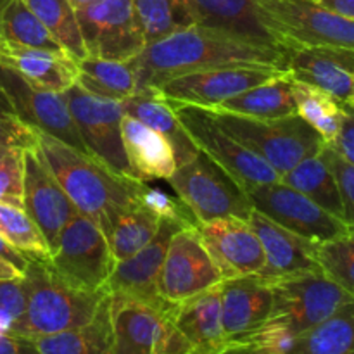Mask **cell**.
I'll return each mask as SVG.
<instances>
[{"label": "cell", "mask_w": 354, "mask_h": 354, "mask_svg": "<svg viewBox=\"0 0 354 354\" xmlns=\"http://www.w3.org/2000/svg\"><path fill=\"white\" fill-rule=\"evenodd\" d=\"M114 354H192V344L169 315L121 294H111Z\"/></svg>", "instance_id": "8fae6325"}, {"label": "cell", "mask_w": 354, "mask_h": 354, "mask_svg": "<svg viewBox=\"0 0 354 354\" xmlns=\"http://www.w3.org/2000/svg\"><path fill=\"white\" fill-rule=\"evenodd\" d=\"M26 310V287L23 277L0 279V334H10Z\"/></svg>", "instance_id": "b9f144b4"}, {"label": "cell", "mask_w": 354, "mask_h": 354, "mask_svg": "<svg viewBox=\"0 0 354 354\" xmlns=\"http://www.w3.org/2000/svg\"><path fill=\"white\" fill-rule=\"evenodd\" d=\"M62 95L90 158L118 175L135 178L121 137V121L124 116L121 102L90 95L76 83L64 90Z\"/></svg>", "instance_id": "30bf717a"}, {"label": "cell", "mask_w": 354, "mask_h": 354, "mask_svg": "<svg viewBox=\"0 0 354 354\" xmlns=\"http://www.w3.org/2000/svg\"><path fill=\"white\" fill-rule=\"evenodd\" d=\"M12 149H16V147H10V145H0V162H2L3 159L10 154V152H12Z\"/></svg>", "instance_id": "816d5d0a"}, {"label": "cell", "mask_w": 354, "mask_h": 354, "mask_svg": "<svg viewBox=\"0 0 354 354\" xmlns=\"http://www.w3.org/2000/svg\"><path fill=\"white\" fill-rule=\"evenodd\" d=\"M252 207L280 227L315 242L348 234L349 227L317 203L283 182L265 183L248 192Z\"/></svg>", "instance_id": "5bb4252c"}, {"label": "cell", "mask_w": 354, "mask_h": 354, "mask_svg": "<svg viewBox=\"0 0 354 354\" xmlns=\"http://www.w3.org/2000/svg\"><path fill=\"white\" fill-rule=\"evenodd\" d=\"M33 341L41 354H114L111 294L104 297L88 324Z\"/></svg>", "instance_id": "83f0119b"}, {"label": "cell", "mask_w": 354, "mask_h": 354, "mask_svg": "<svg viewBox=\"0 0 354 354\" xmlns=\"http://www.w3.org/2000/svg\"><path fill=\"white\" fill-rule=\"evenodd\" d=\"M169 318L192 344V354H214L228 344L221 322L220 283L176 303Z\"/></svg>", "instance_id": "603a6c76"}, {"label": "cell", "mask_w": 354, "mask_h": 354, "mask_svg": "<svg viewBox=\"0 0 354 354\" xmlns=\"http://www.w3.org/2000/svg\"><path fill=\"white\" fill-rule=\"evenodd\" d=\"M68 2L71 3L76 10H78V9H83L85 6H88V3L95 2V0H68Z\"/></svg>", "instance_id": "f907efd6"}, {"label": "cell", "mask_w": 354, "mask_h": 354, "mask_svg": "<svg viewBox=\"0 0 354 354\" xmlns=\"http://www.w3.org/2000/svg\"><path fill=\"white\" fill-rule=\"evenodd\" d=\"M221 275L204 249L196 227L173 235L159 277V294L168 303H182L221 282Z\"/></svg>", "instance_id": "e0dca14e"}, {"label": "cell", "mask_w": 354, "mask_h": 354, "mask_svg": "<svg viewBox=\"0 0 354 354\" xmlns=\"http://www.w3.org/2000/svg\"><path fill=\"white\" fill-rule=\"evenodd\" d=\"M9 3H10V0H0V16H2L3 9H6V7L9 6Z\"/></svg>", "instance_id": "f5cc1de1"}, {"label": "cell", "mask_w": 354, "mask_h": 354, "mask_svg": "<svg viewBox=\"0 0 354 354\" xmlns=\"http://www.w3.org/2000/svg\"><path fill=\"white\" fill-rule=\"evenodd\" d=\"M128 62L137 78L138 92L156 88L176 76L225 66L265 64L286 69V48L194 24L145 45L144 50Z\"/></svg>", "instance_id": "6da1fadb"}, {"label": "cell", "mask_w": 354, "mask_h": 354, "mask_svg": "<svg viewBox=\"0 0 354 354\" xmlns=\"http://www.w3.org/2000/svg\"><path fill=\"white\" fill-rule=\"evenodd\" d=\"M76 85L93 97L121 102L137 92V78L130 62L106 61L86 55L76 62Z\"/></svg>", "instance_id": "f546056e"}, {"label": "cell", "mask_w": 354, "mask_h": 354, "mask_svg": "<svg viewBox=\"0 0 354 354\" xmlns=\"http://www.w3.org/2000/svg\"><path fill=\"white\" fill-rule=\"evenodd\" d=\"M182 228H192V225L176 218H161V225L154 239L137 254L116 263L106 283L107 292L131 297L138 303L147 304L161 315L171 313L175 304L168 303L159 294V277L169 242L173 235Z\"/></svg>", "instance_id": "9a60e30c"}, {"label": "cell", "mask_w": 354, "mask_h": 354, "mask_svg": "<svg viewBox=\"0 0 354 354\" xmlns=\"http://www.w3.org/2000/svg\"><path fill=\"white\" fill-rule=\"evenodd\" d=\"M0 203L24 209V149H12L0 162Z\"/></svg>", "instance_id": "60d3db41"}, {"label": "cell", "mask_w": 354, "mask_h": 354, "mask_svg": "<svg viewBox=\"0 0 354 354\" xmlns=\"http://www.w3.org/2000/svg\"><path fill=\"white\" fill-rule=\"evenodd\" d=\"M322 272L354 296V232L317 244Z\"/></svg>", "instance_id": "f35d334b"}, {"label": "cell", "mask_w": 354, "mask_h": 354, "mask_svg": "<svg viewBox=\"0 0 354 354\" xmlns=\"http://www.w3.org/2000/svg\"><path fill=\"white\" fill-rule=\"evenodd\" d=\"M169 106L197 149L221 166L245 194L258 185L279 182V173L265 159L230 137L206 109L175 102H169Z\"/></svg>", "instance_id": "9c48e42d"}, {"label": "cell", "mask_w": 354, "mask_h": 354, "mask_svg": "<svg viewBox=\"0 0 354 354\" xmlns=\"http://www.w3.org/2000/svg\"><path fill=\"white\" fill-rule=\"evenodd\" d=\"M0 354H41L37 342L16 334H0Z\"/></svg>", "instance_id": "f6af8a7d"}, {"label": "cell", "mask_w": 354, "mask_h": 354, "mask_svg": "<svg viewBox=\"0 0 354 354\" xmlns=\"http://www.w3.org/2000/svg\"><path fill=\"white\" fill-rule=\"evenodd\" d=\"M256 16L286 48H354V21L315 0H256Z\"/></svg>", "instance_id": "8992f818"}, {"label": "cell", "mask_w": 354, "mask_h": 354, "mask_svg": "<svg viewBox=\"0 0 354 354\" xmlns=\"http://www.w3.org/2000/svg\"><path fill=\"white\" fill-rule=\"evenodd\" d=\"M35 133L38 152L59 185L80 213L99 223L104 235L121 211L142 203L147 189L145 182L111 171L102 162L82 154L52 135L38 130Z\"/></svg>", "instance_id": "7a4b0ae2"}, {"label": "cell", "mask_w": 354, "mask_h": 354, "mask_svg": "<svg viewBox=\"0 0 354 354\" xmlns=\"http://www.w3.org/2000/svg\"><path fill=\"white\" fill-rule=\"evenodd\" d=\"M214 109V107H213ZM227 113L259 120H279L297 114L294 97V78L289 73L277 76L263 85L249 88L218 106Z\"/></svg>", "instance_id": "f1b7e54d"}, {"label": "cell", "mask_w": 354, "mask_h": 354, "mask_svg": "<svg viewBox=\"0 0 354 354\" xmlns=\"http://www.w3.org/2000/svg\"><path fill=\"white\" fill-rule=\"evenodd\" d=\"M286 69L296 82L317 86L341 102L354 95V48L287 47Z\"/></svg>", "instance_id": "44dd1931"}, {"label": "cell", "mask_w": 354, "mask_h": 354, "mask_svg": "<svg viewBox=\"0 0 354 354\" xmlns=\"http://www.w3.org/2000/svg\"><path fill=\"white\" fill-rule=\"evenodd\" d=\"M320 156L325 159L337 180L342 207H344V223L348 225L349 230L354 232V165L327 144L320 151Z\"/></svg>", "instance_id": "7bdbcfd3"}, {"label": "cell", "mask_w": 354, "mask_h": 354, "mask_svg": "<svg viewBox=\"0 0 354 354\" xmlns=\"http://www.w3.org/2000/svg\"><path fill=\"white\" fill-rule=\"evenodd\" d=\"M0 235L28 259L50 256L41 232L21 207L0 203Z\"/></svg>", "instance_id": "74e56055"}, {"label": "cell", "mask_w": 354, "mask_h": 354, "mask_svg": "<svg viewBox=\"0 0 354 354\" xmlns=\"http://www.w3.org/2000/svg\"><path fill=\"white\" fill-rule=\"evenodd\" d=\"M206 111L230 137L265 159L280 176L303 159L320 154L325 147L320 133L299 114L279 120H259L227 113L218 107Z\"/></svg>", "instance_id": "5b68a950"}, {"label": "cell", "mask_w": 354, "mask_h": 354, "mask_svg": "<svg viewBox=\"0 0 354 354\" xmlns=\"http://www.w3.org/2000/svg\"><path fill=\"white\" fill-rule=\"evenodd\" d=\"M0 145H10L24 151L37 149L38 145L35 130L21 121L2 86H0Z\"/></svg>", "instance_id": "ab89813d"}, {"label": "cell", "mask_w": 354, "mask_h": 354, "mask_svg": "<svg viewBox=\"0 0 354 354\" xmlns=\"http://www.w3.org/2000/svg\"><path fill=\"white\" fill-rule=\"evenodd\" d=\"M121 137L135 178L140 182L168 180L175 173L176 159L171 145L144 123L130 116H123Z\"/></svg>", "instance_id": "484cf974"}, {"label": "cell", "mask_w": 354, "mask_h": 354, "mask_svg": "<svg viewBox=\"0 0 354 354\" xmlns=\"http://www.w3.org/2000/svg\"><path fill=\"white\" fill-rule=\"evenodd\" d=\"M287 354H354V301L299 335Z\"/></svg>", "instance_id": "d6a6232c"}, {"label": "cell", "mask_w": 354, "mask_h": 354, "mask_svg": "<svg viewBox=\"0 0 354 354\" xmlns=\"http://www.w3.org/2000/svg\"><path fill=\"white\" fill-rule=\"evenodd\" d=\"M182 2L192 16L194 24L216 28L263 44L279 45L259 23L256 16V0H182Z\"/></svg>", "instance_id": "4316f807"}, {"label": "cell", "mask_w": 354, "mask_h": 354, "mask_svg": "<svg viewBox=\"0 0 354 354\" xmlns=\"http://www.w3.org/2000/svg\"><path fill=\"white\" fill-rule=\"evenodd\" d=\"M280 182L294 187L325 211L344 221V207L337 180L320 154L303 159L299 165L280 176Z\"/></svg>", "instance_id": "1f68e13d"}, {"label": "cell", "mask_w": 354, "mask_h": 354, "mask_svg": "<svg viewBox=\"0 0 354 354\" xmlns=\"http://www.w3.org/2000/svg\"><path fill=\"white\" fill-rule=\"evenodd\" d=\"M330 145L335 152L342 156L344 159H348L349 162L354 165V109L346 104V114L344 121H342V127L339 135L335 137V140Z\"/></svg>", "instance_id": "ee69618b"}, {"label": "cell", "mask_w": 354, "mask_h": 354, "mask_svg": "<svg viewBox=\"0 0 354 354\" xmlns=\"http://www.w3.org/2000/svg\"><path fill=\"white\" fill-rule=\"evenodd\" d=\"M23 2L33 10L35 16L41 21L48 33L73 61L78 62L88 55L83 45L76 9L68 0H23Z\"/></svg>", "instance_id": "e575fe53"}, {"label": "cell", "mask_w": 354, "mask_h": 354, "mask_svg": "<svg viewBox=\"0 0 354 354\" xmlns=\"http://www.w3.org/2000/svg\"><path fill=\"white\" fill-rule=\"evenodd\" d=\"M116 263L99 223L80 211L62 228L47 258V265L62 282L90 292L106 289Z\"/></svg>", "instance_id": "ba28073f"}, {"label": "cell", "mask_w": 354, "mask_h": 354, "mask_svg": "<svg viewBox=\"0 0 354 354\" xmlns=\"http://www.w3.org/2000/svg\"><path fill=\"white\" fill-rule=\"evenodd\" d=\"M26 310L10 334L37 339L88 324L107 296V289L80 290L62 282L47 258L28 259L23 273Z\"/></svg>", "instance_id": "277c9868"}, {"label": "cell", "mask_w": 354, "mask_h": 354, "mask_svg": "<svg viewBox=\"0 0 354 354\" xmlns=\"http://www.w3.org/2000/svg\"><path fill=\"white\" fill-rule=\"evenodd\" d=\"M221 322L227 342H241L254 334L270 317L273 303L272 283L252 275L220 282Z\"/></svg>", "instance_id": "7402d4cb"}, {"label": "cell", "mask_w": 354, "mask_h": 354, "mask_svg": "<svg viewBox=\"0 0 354 354\" xmlns=\"http://www.w3.org/2000/svg\"><path fill=\"white\" fill-rule=\"evenodd\" d=\"M76 17L90 57L128 62L144 50L133 0H95L76 10Z\"/></svg>", "instance_id": "4fadbf2b"}, {"label": "cell", "mask_w": 354, "mask_h": 354, "mask_svg": "<svg viewBox=\"0 0 354 354\" xmlns=\"http://www.w3.org/2000/svg\"><path fill=\"white\" fill-rule=\"evenodd\" d=\"M0 40L31 48L64 52L23 0H10L0 16Z\"/></svg>", "instance_id": "8d00e7d4"}, {"label": "cell", "mask_w": 354, "mask_h": 354, "mask_svg": "<svg viewBox=\"0 0 354 354\" xmlns=\"http://www.w3.org/2000/svg\"><path fill=\"white\" fill-rule=\"evenodd\" d=\"M161 218V214L145 204L144 199L121 211L106 234L116 261L131 258L144 249L158 234Z\"/></svg>", "instance_id": "4dcf8cb0"}, {"label": "cell", "mask_w": 354, "mask_h": 354, "mask_svg": "<svg viewBox=\"0 0 354 354\" xmlns=\"http://www.w3.org/2000/svg\"><path fill=\"white\" fill-rule=\"evenodd\" d=\"M0 86L24 124L88 156L62 92L35 85L6 66H0Z\"/></svg>", "instance_id": "2e32d148"}, {"label": "cell", "mask_w": 354, "mask_h": 354, "mask_svg": "<svg viewBox=\"0 0 354 354\" xmlns=\"http://www.w3.org/2000/svg\"><path fill=\"white\" fill-rule=\"evenodd\" d=\"M248 221L258 235L265 252V265L258 272L259 277L273 283L301 273L322 272L317 261L318 242L280 227L256 209L251 211Z\"/></svg>", "instance_id": "ffe728a7"}, {"label": "cell", "mask_w": 354, "mask_h": 354, "mask_svg": "<svg viewBox=\"0 0 354 354\" xmlns=\"http://www.w3.org/2000/svg\"><path fill=\"white\" fill-rule=\"evenodd\" d=\"M297 114L320 133L325 144H332L339 135L344 121L346 102H341L330 93L294 80Z\"/></svg>", "instance_id": "836d02e7"}, {"label": "cell", "mask_w": 354, "mask_h": 354, "mask_svg": "<svg viewBox=\"0 0 354 354\" xmlns=\"http://www.w3.org/2000/svg\"><path fill=\"white\" fill-rule=\"evenodd\" d=\"M318 3L354 21V0H318Z\"/></svg>", "instance_id": "7dc6e473"}, {"label": "cell", "mask_w": 354, "mask_h": 354, "mask_svg": "<svg viewBox=\"0 0 354 354\" xmlns=\"http://www.w3.org/2000/svg\"><path fill=\"white\" fill-rule=\"evenodd\" d=\"M178 199L185 204L197 223L221 220V218H244L248 220L254 209L248 194L234 178L218 166L203 151L196 158L178 166L168 178Z\"/></svg>", "instance_id": "52a82bcc"}, {"label": "cell", "mask_w": 354, "mask_h": 354, "mask_svg": "<svg viewBox=\"0 0 354 354\" xmlns=\"http://www.w3.org/2000/svg\"><path fill=\"white\" fill-rule=\"evenodd\" d=\"M0 66L10 68L38 86L64 92L76 83L78 68L66 52L23 47L0 40Z\"/></svg>", "instance_id": "cb8c5ba5"}, {"label": "cell", "mask_w": 354, "mask_h": 354, "mask_svg": "<svg viewBox=\"0 0 354 354\" xmlns=\"http://www.w3.org/2000/svg\"><path fill=\"white\" fill-rule=\"evenodd\" d=\"M315 2H318V0H315Z\"/></svg>", "instance_id": "11a10c76"}, {"label": "cell", "mask_w": 354, "mask_h": 354, "mask_svg": "<svg viewBox=\"0 0 354 354\" xmlns=\"http://www.w3.org/2000/svg\"><path fill=\"white\" fill-rule=\"evenodd\" d=\"M0 259L10 263V265H12L14 268L21 273H24V270H26V266H28L26 256L21 254L16 248H12V245H10L9 242L2 237V235H0Z\"/></svg>", "instance_id": "bcb514c9"}, {"label": "cell", "mask_w": 354, "mask_h": 354, "mask_svg": "<svg viewBox=\"0 0 354 354\" xmlns=\"http://www.w3.org/2000/svg\"><path fill=\"white\" fill-rule=\"evenodd\" d=\"M346 104H348V106H349V107H353V109H354V95H353V97H351V99H349V100H348V102H346Z\"/></svg>", "instance_id": "db71d44e"}, {"label": "cell", "mask_w": 354, "mask_h": 354, "mask_svg": "<svg viewBox=\"0 0 354 354\" xmlns=\"http://www.w3.org/2000/svg\"><path fill=\"white\" fill-rule=\"evenodd\" d=\"M121 109L124 116L140 121L168 140L175 154L176 168L196 158L199 152L197 145L180 123L175 109L156 88L138 90L131 97L121 100Z\"/></svg>", "instance_id": "d4e9b609"}, {"label": "cell", "mask_w": 354, "mask_h": 354, "mask_svg": "<svg viewBox=\"0 0 354 354\" xmlns=\"http://www.w3.org/2000/svg\"><path fill=\"white\" fill-rule=\"evenodd\" d=\"M133 12L145 45L194 26L192 16L182 0H133Z\"/></svg>", "instance_id": "d590c367"}, {"label": "cell", "mask_w": 354, "mask_h": 354, "mask_svg": "<svg viewBox=\"0 0 354 354\" xmlns=\"http://www.w3.org/2000/svg\"><path fill=\"white\" fill-rule=\"evenodd\" d=\"M196 232L223 280L252 275L265 265L261 242L244 218L197 223Z\"/></svg>", "instance_id": "d6986e66"}, {"label": "cell", "mask_w": 354, "mask_h": 354, "mask_svg": "<svg viewBox=\"0 0 354 354\" xmlns=\"http://www.w3.org/2000/svg\"><path fill=\"white\" fill-rule=\"evenodd\" d=\"M270 317L254 334L241 341L272 354H287L299 335L311 330L354 296L324 272L287 277L272 283Z\"/></svg>", "instance_id": "3957f363"}, {"label": "cell", "mask_w": 354, "mask_h": 354, "mask_svg": "<svg viewBox=\"0 0 354 354\" xmlns=\"http://www.w3.org/2000/svg\"><path fill=\"white\" fill-rule=\"evenodd\" d=\"M286 71L279 66L265 64L225 66L176 76L158 85L156 90L169 102L213 109L225 100L263 85Z\"/></svg>", "instance_id": "7c38bea8"}, {"label": "cell", "mask_w": 354, "mask_h": 354, "mask_svg": "<svg viewBox=\"0 0 354 354\" xmlns=\"http://www.w3.org/2000/svg\"><path fill=\"white\" fill-rule=\"evenodd\" d=\"M214 354H272V353H266L263 349L254 348L251 344H242V342H230V344L225 346L223 349H220L218 353Z\"/></svg>", "instance_id": "c3c4849f"}, {"label": "cell", "mask_w": 354, "mask_h": 354, "mask_svg": "<svg viewBox=\"0 0 354 354\" xmlns=\"http://www.w3.org/2000/svg\"><path fill=\"white\" fill-rule=\"evenodd\" d=\"M24 211L47 242L55 248L62 228L78 213L68 194L59 185L38 149L24 151Z\"/></svg>", "instance_id": "ac0fdd59"}, {"label": "cell", "mask_w": 354, "mask_h": 354, "mask_svg": "<svg viewBox=\"0 0 354 354\" xmlns=\"http://www.w3.org/2000/svg\"><path fill=\"white\" fill-rule=\"evenodd\" d=\"M17 277H23V273L17 272L10 263L0 259V279H17Z\"/></svg>", "instance_id": "681fc988"}]
</instances>
